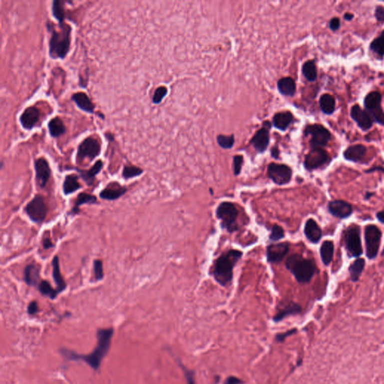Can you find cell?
<instances>
[{"mask_svg": "<svg viewBox=\"0 0 384 384\" xmlns=\"http://www.w3.org/2000/svg\"><path fill=\"white\" fill-rule=\"evenodd\" d=\"M113 335V328L100 329L97 333L98 343H97L96 348L89 355H80L76 354L74 351L67 349L61 350V353L68 360H83L94 370H98L101 366L103 359L107 355L110 350Z\"/></svg>", "mask_w": 384, "mask_h": 384, "instance_id": "6da1fadb", "label": "cell"}, {"mask_svg": "<svg viewBox=\"0 0 384 384\" xmlns=\"http://www.w3.org/2000/svg\"><path fill=\"white\" fill-rule=\"evenodd\" d=\"M242 256L243 252L235 249H231L222 254L213 266V276L215 280L222 286L229 285L233 280L234 267Z\"/></svg>", "mask_w": 384, "mask_h": 384, "instance_id": "7a4b0ae2", "label": "cell"}, {"mask_svg": "<svg viewBox=\"0 0 384 384\" xmlns=\"http://www.w3.org/2000/svg\"><path fill=\"white\" fill-rule=\"evenodd\" d=\"M47 29L51 32L49 42V55L53 59H65L70 50L71 28L66 23H59V31L56 30L53 23H47Z\"/></svg>", "mask_w": 384, "mask_h": 384, "instance_id": "3957f363", "label": "cell"}, {"mask_svg": "<svg viewBox=\"0 0 384 384\" xmlns=\"http://www.w3.org/2000/svg\"><path fill=\"white\" fill-rule=\"evenodd\" d=\"M285 265L286 268L294 275L296 280L300 284L310 282L317 272L315 261L305 258L301 255H291L287 260Z\"/></svg>", "mask_w": 384, "mask_h": 384, "instance_id": "277c9868", "label": "cell"}, {"mask_svg": "<svg viewBox=\"0 0 384 384\" xmlns=\"http://www.w3.org/2000/svg\"><path fill=\"white\" fill-rule=\"evenodd\" d=\"M343 245L349 258H359L363 253L360 228L357 225H351L343 233Z\"/></svg>", "mask_w": 384, "mask_h": 384, "instance_id": "5b68a950", "label": "cell"}, {"mask_svg": "<svg viewBox=\"0 0 384 384\" xmlns=\"http://www.w3.org/2000/svg\"><path fill=\"white\" fill-rule=\"evenodd\" d=\"M239 211L236 206L231 202H222L218 206L216 216L221 221V226L229 233L238 231L237 217Z\"/></svg>", "mask_w": 384, "mask_h": 384, "instance_id": "8992f818", "label": "cell"}, {"mask_svg": "<svg viewBox=\"0 0 384 384\" xmlns=\"http://www.w3.org/2000/svg\"><path fill=\"white\" fill-rule=\"evenodd\" d=\"M366 257L369 260H374L378 256L381 247L382 232L375 225H366L365 228Z\"/></svg>", "mask_w": 384, "mask_h": 384, "instance_id": "52a82bcc", "label": "cell"}, {"mask_svg": "<svg viewBox=\"0 0 384 384\" xmlns=\"http://www.w3.org/2000/svg\"><path fill=\"white\" fill-rule=\"evenodd\" d=\"M24 211L32 222L41 224L47 217L48 209L44 198L41 195H37L26 204Z\"/></svg>", "mask_w": 384, "mask_h": 384, "instance_id": "ba28073f", "label": "cell"}, {"mask_svg": "<svg viewBox=\"0 0 384 384\" xmlns=\"http://www.w3.org/2000/svg\"><path fill=\"white\" fill-rule=\"evenodd\" d=\"M304 134L312 137L310 140L312 148L325 147L332 139L330 131L321 124L307 125L305 128Z\"/></svg>", "mask_w": 384, "mask_h": 384, "instance_id": "9c48e42d", "label": "cell"}, {"mask_svg": "<svg viewBox=\"0 0 384 384\" xmlns=\"http://www.w3.org/2000/svg\"><path fill=\"white\" fill-rule=\"evenodd\" d=\"M382 95L378 91L370 92L364 99V106L373 121L384 126V111L381 107Z\"/></svg>", "mask_w": 384, "mask_h": 384, "instance_id": "30bf717a", "label": "cell"}, {"mask_svg": "<svg viewBox=\"0 0 384 384\" xmlns=\"http://www.w3.org/2000/svg\"><path fill=\"white\" fill-rule=\"evenodd\" d=\"M101 143L92 137H86L79 145L77 149V163L88 159L92 161L101 153Z\"/></svg>", "mask_w": 384, "mask_h": 384, "instance_id": "8fae6325", "label": "cell"}, {"mask_svg": "<svg viewBox=\"0 0 384 384\" xmlns=\"http://www.w3.org/2000/svg\"><path fill=\"white\" fill-rule=\"evenodd\" d=\"M330 161V155L323 148H312V150L306 155L304 167L309 171H312L327 165Z\"/></svg>", "mask_w": 384, "mask_h": 384, "instance_id": "7c38bea8", "label": "cell"}, {"mask_svg": "<svg viewBox=\"0 0 384 384\" xmlns=\"http://www.w3.org/2000/svg\"><path fill=\"white\" fill-rule=\"evenodd\" d=\"M267 175L276 185H285L291 182L293 170L286 164L271 163L267 168Z\"/></svg>", "mask_w": 384, "mask_h": 384, "instance_id": "4fadbf2b", "label": "cell"}, {"mask_svg": "<svg viewBox=\"0 0 384 384\" xmlns=\"http://www.w3.org/2000/svg\"><path fill=\"white\" fill-rule=\"evenodd\" d=\"M329 213L336 219H348L354 213V208L349 203L342 200L330 201L327 205Z\"/></svg>", "mask_w": 384, "mask_h": 384, "instance_id": "5bb4252c", "label": "cell"}, {"mask_svg": "<svg viewBox=\"0 0 384 384\" xmlns=\"http://www.w3.org/2000/svg\"><path fill=\"white\" fill-rule=\"evenodd\" d=\"M289 251L290 246L287 243L270 245L267 249V261L271 264H279L285 259Z\"/></svg>", "mask_w": 384, "mask_h": 384, "instance_id": "9a60e30c", "label": "cell"}, {"mask_svg": "<svg viewBox=\"0 0 384 384\" xmlns=\"http://www.w3.org/2000/svg\"><path fill=\"white\" fill-rule=\"evenodd\" d=\"M35 173H36V182L40 188H44L47 185V182L51 176V169L50 164L45 158L41 157L35 160Z\"/></svg>", "mask_w": 384, "mask_h": 384, "instance_id": "2e32d148", "label": "cell"}, {"mask_svg": "<svg viewBox=\"0 0 384 384\" xmlns=\"http://www.w3.org/2000/svg\"><path fill=\"white\" fill-rule=\"evenodd\" d=\"M351 116L357 122L363 131H368L373 125V119L366 110H363L358 104L353 106L351 109Z\"/></svg>", "mask_w": 384, "mask_h": 384, "instance_id": "e0dca14e", "label": "cell"}, {"mask_svg": "<svg viewBox=\"0 0 384 384\" xmlns=\"http://www.w3.org/2000/svg\"><path fill=\"white\" fill-rule=\"evenodd\" d=\"M41 116V111L35 106L26 107L20 116V122L23 128L31 130L35 126Z\"/></svg>", "mask_w": 384, "mask_h": 384, "instance_id": "ac0fdd59", "label": "cell"}, {"mask_svg": "<svg viewBox=\"0 0 384 384\" xmlns=\"http://www.w3.org/2000/svg\"><path fill=\"white\" fill-rule=\"evenodd\" d=\"M270 136L269 128L263 127L258 130L251 140L250 143L258 152H265L270 144Z\"/></svg>", "mask_w": 384, "mask_h": 384, "instance_id": "d6986e66", "label": "cell"}, {"mask_svg": "<svg viewBox=\"0 0 384 384\" xmlns=\"http://www.w3.org/2000/svg\"><path fill=\"white\" fill-rule=\"evenodd\" d=\"M304 234L307 240L313 244H318L323 237V232L316 221L309 219L304 227Z\"/></svg>", "mask_w": 384, "mask_h": 384, "instance_id": "ffe728a7", "label": "cell"}, {"mask_svg": "<svg viewBox=\"0 0 384 384\" xmlns=\"http://www.w3.org/2000/svg\"><path fill=\"white\" fill-rule=\"evenodd\" d=\"M109 186L106 187L100 192L99 197L106 201H116L125 195L127 191L125 187L121 186L117 182H111Z\"/></svg>", "mask_w": 384, "mask_h": 384, "instance_id": "44dd1931", "label": "cell"}, {"mask_svg": "<svg viewBox=\"0 0 384 384\" xmlns=\"http://www.w3.org/2000/svg\"><path fill=\"white\" fill-rule=\"evenodd\" d=\"M301 312L302 307L300 305L294 302H286L281 305L280 309H279L276 315L273 317V321L275 322H279L290 315H298L301 313Z\"/></svg>", "mask_w": 384, "mask_h": 384, "instance_id": "7402d4cb", "label": "cell"}, {"mask_svg": "<svg viewBox=\"0 0 384 384\" xmlns=\"http://www.w3.org/2000/svg\"><path fill=\"white\" fill-rule=\"evenodd\" d=\"M367 152V148L363 144H356L349 146L344 152V158L347 161L354 163L360 162Z\"/></svg>", "mask_w": 384, "mask_h": 384, "instance_id": "603a6c76", "label": "cell"}, {"mask_svg": "<svg viewBox=\"0 0 384 384\" xmlns=\"http://www.w3.org/2000/svg\"><path fill=\"white\" fill-rule=\"evenodd\" d=\"M294 121V116L291 112L282 111L274 115L273 124L275 128L284 131L288 129Z\"/></svg>", "mask_w": 384, "mask_h": 384, "instance_id": "cb8c5ba5", "label": "cell"}, {"mask_svg": "<svg viewBox=\"0 0 384 384\" xmlns=\"http://www.w3.org/2000/svg\"><path fill=\"white\" fill-rule=\"evenodd\" d=\"M71 99L80 110L89 113H93L95 111V104L84 92H76L71 96Z\"/></svg>", "mask_w": 384, "mask_h": 384, "instance_id": "d4e9b609", "label": "cell"}, {"mask_svg": "<svg viewBox=\"0 0 384 384\" xmlns=\"http://www.w3.org/2000/svg\"><path fill=\"white\" fill-rule=\"evenodd\" d=\"M40 271L41 268L36 264H29L24 270L23 280L30 287L38 286L40 282Z\"/></svg>", "mask_w": 384, "mask_h": 384, "instance_id": "484cf974", "label": "cell"}, {"mask_svg": "<svg viewBox=\"0 0 384 384\" xmlns=\"http://www.w3.org/2000/svg\"><path fill=\"white\" fill-rule=\"evenodd\" d=\"M277 85L279 92L285 96H294L297 92V86L292 77H282L278 81Z\"/></svg>", "mask_w": 384, "mask_h": 384, "instance_id": "4316f807", "label": "cell"}, {"mask_svg": "<svg viewBox=\"0 0 384 384\" xmlns=\"http://www.w3.org/2000/svg\"><path fill=\"white\" fill-rule=\"evenodd\" d=\"M103 166H104L103 161H101V160H98L89 170H81L77 169V171L79 172L82 179L86 182V183L87 185H92L93 182H95V176L101 172V169L103 168Z\"/></svg>", "mask_w": 384, "mask_h": 384, "instance_id": "83f0119b", "label": "cell"}, {"mask_svg": "<svg viewBox=\"0 0 384 384\" xmlns=\"http://www.w3.org/2000/svg\"><path fill=\"white\" fill-rule=\"evenodd\" d=\"M52 267H53V278L56 285V290H57L59 294H60L66 289L67 285L62 274H61L59 257L55 256L53 258Z\"/></svg>", "mask_w": 384, "mask_h": 384, "instance_id": "f1b7e54d", "label": "cell"}, {"mask_svg": "<svg viewBox=\"0 0 384 384\" xmlns=\"http://www.w3.org/2000/svg\"><path fill=\"white\" fill-rule=\"evenodd\" d=\"M334 243L332 240H325L323 242L320 248V255L324 265L329 266L331 264L334 257Z\"/></svg>", "mask_w": 384, "mask_h": 384, "instance_id": "f546056e", "label": "cell"}, {"mask_svg": "<svg viewBox=\"0 0 384 384\" xmlns=\"http://www.w3.org/2000/svg\"><path fill=\"white\" fill-rule=\"evenodd\" d=\"M81 188V185L78 182V176L76 174H69L65 176L62 184V191L64 195H69L74 193Z\"/></svg>", "mask_w": 384, "mask_h": 384, "instance_id": "4dcf8cb0", "label": "cell"}, {"mask_svg": "<svg viewBox=\"0 0 384 384\" xmlns=\"http://www.w3.org/2000/svg\"><path fill=\"white\" fill-rule=\"evenodd\" d=\"M366 267V261L364 258H357L352 264L350 265L348 271L350 273V278L353 282H357L361 277Z\"/></svg>", "mask_w": 384, "mask_h": 384, "instance_id": "1f68e13d", "label": "cell"}, {"mask_svg": "<svg viewBox=\"0 0 384 384\" xmlns=\"http://www.w3.org/2000/svg\"><path fill=\"white\" fill-rule=\"evenodd\" d=\"M97 203V198L94 195H90V194L80 193L77 196V199H76L75 202H74V207L71 210V214L74 216V215L79 214L80 212V207L83 204H95Z\"/></svg>", "mask_w": 384, "mask_h": 384, "instance_id": "d6a6232c", "label": "cell"}, {"mask_svg": "<svg viewBox=\"0 0 384 384\" xmlns=\"http://www.w3.org/2000/svg\"><path fill=\"white\" fill-rule=\"evenodd\" d=\"M48 130L51 137L56 138L63 135L66 131L63 121L59 117L50 119L48 123Z\"/></svg>", "mask_w": 384, "mask_h": 384, "instance_id": "836d02e7", "label": "cell"}, {"mask_svg": "<svg viewBox=\"0 0 384 384\" xmlns=\"http://www.w3.org/2000/svg\"><path fill=\"white\" fill-rule=\"evenodd\" d=\"M320 107L323 113L327 115H331L336 110V100L333 95L330 94H324L319 100Z\"/></svg>", "mask_w": 384, "mask_h": 384, "instance_id": "e575fe53", "label": "cell"}, {"mask_svg": "<svg viewBox=\"0 0 384 384\" xmlns=\"http://www.w3.org/2000/svg\"><path fill=\"white\" fill-rule=\"evenodd\" d=\"M303 74L306 80L310 82L315 81L318 77V70L315 61L309 60L305 62L302 68Z\"/></svg>", "mask_w": 384, "mask_h": 384, "instance_id": "d590c367", "label": "cell"}, {"mask_svg": "<svg viewBox=\"0 0 384 384\" xmlns=\"http://www.w3.org/2000/svg\"><path fill=\"white\" fill-rule=\"evenodd\" d=\"M38 289L43 296H45V297H48V298L51 299V300L56 299L58 294H59L57 290L52 288L50 284L45 280L40 281Z\"/></svg>", "mask_w": 384, "mask_h": 384, "instance_id": "8d00e7d4", "label": "cell"}, {"mask_svg": "<svg viewBox=\"0 0 384 384\" xmlns=\"http://www.w3.org/2000/svg\"><path fill=\"white\" fill-rule=\"evenodd\" d=\"M370 50L376 53L380 57L384 56V31L381 32L379 36L372 41L370 44Z\"/></svg>", "mask_w": 384, "mask_h": 384, "instance_id": "74e56055", "label": "cell"}, {"mask_svg": "<svg viewBox=\"0 0 384 384\" xmlns=\"http://www.w3.org/2000/svg\"><path fill=\"white\" fill-rule=\"evenodd\" d=\"M52 11H53V15L59 21V23H63L65 17L64 2L59 0L53 1Z\"/></svg>", "mask_w": 384, "mask_h": 384, "instance_id": "f35d334b", "label": "cell"}, {"mask_svg": "<svg viewBox=\"0 0 384 384\" xmlns=\"http://www.w3.org/2000/svg\"><path fill=\"white\" fill-rule=\"evenodd\" d=\"M143 173V169L135 166H125L122 170V177L125 179H132L140 176Z\"/></svg>", "mask_w": 384, "mask_h": 384, "instance_id": "ab89813d", "label": "cell"}, {"mask_svg": "<svg viewBox=\"0 0 384 384\" xmlns=\"http://www.w3.org/2000/svg\"><path fill=\"white\" fill-rule=\"evenodd\" d=\"M218 144L223 148V149H231L234 146L235 143V138L234 135H225V134H219L217 136Z\"/></svg>", "mask_w": 384, "mask_h": 384, "instance_id": "60d3db41", "label": "cell"}, {"mask_svg": "<svg viewBox=\"0 0 384 384\" xmlns=\"http://www.w3.org/2000/svg\"><path fill=\"white\" fill-rule=\"evenodd\" d=\"M285 237V231L280 225H275L272 228L270 235V240L272 242H278Z\"/></svg>", "mask_w": 384, "mask_h": 384, "instance_id": "b9f144b4", "label": "cell"}, {"mask_svg": "<svg viewBox=\"0 0 384 384\" xmlns=\"http://www.w3.org/2000/svg\"><path fill=\"white\" fill-rule=\"evenodd\" d=\"M167 88L165 86H159L155 89V92H154L153 97H152V102L154 104H158L162 101L164 97L167 95Z\"/></svg>", "mask_w": 384, "mask_h": 384, "instance_id": "7bdbcfd3", "label": "cell"}, {"mask_svg": "<svg viewBox=\"0 0 384 384\" xmlns=\"http://www.w3.org/2000/svg\"><path fill=\"white\" fill-rule=\"evenodd\" d=\"M93 271L95 280L101 281L104 279V267H103V262L101 260L98 259L94 261Z\"/></svg>", "mask_w": 384, "mask_h": 384, "instance_id": "ee69618b", "label": "cell"}, {"mask_svg": "<svg viewBox=\"0 0 384 384\" xmlns=\"http://www.w3.org/2000/svg\"><path fill=\"white\" fill-rule=\"evenodd\" d=\"M243 161H244V158H243V155H237L234 156V174H235L236 176H238V175H240V172H241L242 166H243Z\"/></svg>", "mask_w": 384, "mask_h": 384, "instance_id": "f6af8a7d", "label": "cell"}, {"mask_svg": "<svg viewBox=\"0 0 384 384\" xmlns=\"http://www.w3.org/2000/svg\"><path fill=\"white\" fill-rule=\"evenodd\" d=\"M375 17L380 23H384V8L381 5L377 6L375 11Z\"/></svg>", "mask_w": 384, "mask_h": 384, "instance_id": "bcb514c9", "label": "cell"}, {"mask_svg": "<svg viewBox=\"0 0 384 384\" xmlns=\"http://www.w3.org/2000/svg\"><path fill=\"white\" fill-rule=\"evenodd\" d=\"M297 330L294 329V330H288V331L285 332V333H281V334L277 335L276 336V340L278 342H282L288 337V336H292L293 334L296 333Z\"/></svg>", "mask_w": 384, "mask_h": 384, "instance_id": "7dc6e473", "label": "cell"}, {"mask_svg": "<svg viewBox=\"0 0 384 384\" xmlns=\"http://www.w3.org/2000/svg\"><path fill=\"white\" fill-rule=\"evenodd\" d=\"M39 311V308H38V304L36 301H32L29 303L27 308V312L29 315H34L35 314L38 313Z\"/></svg>", "mask_w": 384, "mask_h": 384, "instance_id": "c3c4849f", "label": "cell"}, {"mask_svg": "<svg viewBox=\"0 0 384 384\" xmlns=\"http://www.w3.org/2000/svg\"><path fill=\"white\" fill-rule=\"evenodd\" d=\"M329 26H330V29L332 31L339 30V28L341 27V21L339 17H333V18H332L330 20V23H329Z\"/></svg>", "mask_w": 384, "mask_h": 384, "instance_id": "681fc988", "label": "cell"}, {"mask_svg": "<svg viewBox=\"0 0 384 384\" xmlns=\"http://www.w3.org/2000/svg\"><path fill=\"white\" fill-rule=\"evenodd\" d=\"M184 372H185V378L187 380V384H195V379H194V374L190 371L187 370L184 368Z\"/></svg>", "mask_w": 384, "mask_h": 384, "instance_id": "f907efd6", "label": "cell"}, {"mask_svg": "<svg viewBox=\"0 0 384 384\" xmlns=\"http://www.w3.org/2000/svg\"><path fill=\"white\" fill-rule=\"evenodd\" d=\"M243 381L240 379V378H236V377H229L228 379L225 381V384H242Z\"/></svg>", "mask_w": 384, "mask_h": 384, "instance_id": "816d5d0a", "label": "cell"}, {"mask_svg": "<svg viewBox=\"0 0 384 384\" xmlns=\"http://www.w3.org/2000/svg\"><path fill=\"white\" fill-rule=\"evenodd\" d=\"M42 244L44 249H50L53 247V243H52L50 237H45V238H44Z\"/></svg>", "mask_w": 384, "mask_h": 384, "instance_id": "f5cc1de1", "label": "cell"}, {"mask_svg": "<svg viewBox=\"0 0 384 384\" xmlns=\"http://www.w3.org/2000/svg\"><path fill=\"white\" fill-rule=\"evenodd\" d=\"M375 171H380L382 172L384 174V167H380V166H377V167H372V168L369 169V170H366L365 171V173H373V172Z\"/></svg>", "mask_w": 384, "mask_h": 384, "instance_id": "db71d44e", "label": "cell"}, {"mask_svg": "<svg viewBox=\"0 0 384 384\" xmlns=\"http://www.w3.org/2000/svg\"><path fill=\"white\" fill-rule=\"evenodd\" d=\"M376 218L378 219V222L384 225V210H381V211L378 212L376 213Z\"/></svg>", "mask_w": 384, "mask_h": 384, "instance_id": "11a10c76", "label": "cell"}, {"mask_svg": "<svg viewBox=\"0 0 384 384\" xmlns=\"http://www.w3.org/2000/svg\"><path fill=\"white\" fill-rule=\"evenodd\" d=\"M271 155H272V157H273V158H276V159H277V158H279V150L277 147L272 148Z\"/></svg>", "mask_w": 384, "mask_h": 384, "instance_id": "9f6ffc18", "label": "cell"}, {"mask_svg": "<svg viewBox=\"0 0 384 384\" xmlns=\"http://www.w3.org/2000/svg\"><path fill=\"white\" fill-rule=\"evenodd\" d=\"M375 194V192H372V191H367V192L366 193V195H364L365 201H369V200L372 197L374 196Z\"/></svg>", "mask_w": 384, "mask_h": 384, "instance_id": "6f0895ef", "label": "cell"}, {"mask_svg": "<svg viewBox=\"0 0 384 384\" xmlns=\"http://www.w3.org/2000/svg\"><path fill=\"white\" fill-rule=\"evenodd\" d=\"M354 14H351V13H346V14H345V15H344V18H345V20H348V21H351V20H352L353 19H354Z\"/></svg>", "mask_w": 384, "mask_h": 384, "instance_id": "680465c9", "label": "cell"}]
</instances>
